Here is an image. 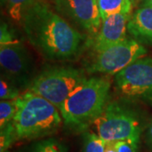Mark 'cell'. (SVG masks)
Returning a JSON list of instances; mask_svg holds the SVG:
<instances>
[{"label":"cell","mask_w":152,"mask_h":152,"mask_svg":"<svg viewBox=\"0 0 152 152\" xmlns=\"http://www.w3.org/2000/svg\"><path fill=\"white\" fill-rule=\"evenodd\" d=\"M21 22L29 42L48 59H72L86 44L82 33L42 2L31 7Z\"/></svg>","instance_id":"1"},{"label":"cell","mask_w":152,"mask_h":152,"mask_svg":"<svg viewBox=\"0 0 152 152\" xmlns=\"http://www.w3.org/2000/svg\"><path fill=\"white\" fill-rule=\"evenodd\" d=\"M111 82L108 79L91 77L71 93L60 107L64 124L85 130L103 112L107 104Z\"/></svg>","instance_id":"2"},{"label":"cell","mask_w":152,"mask_h":152,"mask_svg":"<svg viewBox=\"0 0 152 152\" xmlns=\"http://www.w3.org/2000/svg\"><path fill=\"white\" fill-rule=\"evenodd\" d=\"M13 124L19 140H33L57 132L63 118L59 110L47 99L27 91L17 98Z\"/></svg>","instance_id":"3"},{"label":"cell","mask_w":152,"mask_h":152,"mask_svg":"<svg viewBox=\"0 0 152 152\" xmlns=\"http://www.w3.org/2000/svg\"><path fill=\"white\" fill-rule=\"evenodd\" d=\"M94 130L106 142L134 140L140 142V119L130 107L118 102H109L92 124Z\"/></svg>","instance_id":"4"},{"label":"cell","mask_w":152,"mask_h":152,"mask_svg":"<svg viewBox=\"0 0 152 152\" xmlns=\"http://www.w3.org/2000/svg\"><path fill=\"white\" fill-rule=\"evenodd\" d=\"M87 80L74 67H53L43 70L31 82L28 91L47 99L58 110L76 88Z\"/></svg>","instance_id":"5"},{"label":"cell","mask_w":152,"mask_h":152,"mask_svg":"<svg viewBox=\"0 0 152 152\" xmlns=\"http://www.w3.org/2000/svg\"><path fill=\"white\" fill-rule=\"evenodd\" d=\"M144 45L134 38H126L119 43L96 53L87 66L90 74L117 75L146 54Z\"/></svg>","instance_id":"6"},{"label":"cell","mask_w":152,"mask_h":152,"mask_svg":"<svg viewBox=\"0 0 152 152\" xmlns=\"http://www.w3.org/2000/svg\"><path fill=\"white\" fill-rule=\"evenodd\" d=\"M115 86L122 96L152 107V58H141L117 74Z\"/></svg>","instance_id":"7"},{"label":"cell","mask_w":152,"mask_h":152,"mask_svg":"<svg viewBox=\"0 0 152 152\" xmlns=\"http://www.w3.org/2000/svg\"><path fill=\"white\" fill-rule=\"evenodd\" d=\"M0 65L2 73L20 88L29 87L32 81V58L20 42L0 46Z\"/></svg>","instance_id":"8"},{"label":"cell","mask_w":152,"mask_h":152,"mask_svg":"<svg viewBox=\"0 0 152 152\" xmlns=\"http://www.w3.org/2000/svg\"><path fill=\"white\" fill-rule=\"evenodd\" d=\"M56 10L95 37L102 24L96 0H55Z\"/></svg>","instance_id":"9"},{"label":"cell","mask_w":152,"mask_h":152,"mask_svg":"<svg viewBox=\"0 0 152 152\" xmlns=\"http://www.w3.org/2000/svg\"><path fill=\"white\" fill-rule=\"evenodd\" d=\"M131 15V13L115 14L102 20V26L92 40L93 51L98 53L126 39Z\"/></svg>","instance_id":"10"},{"label":"cell","mask_w":152,"mask_h":152,"mask_svg":"<svg viewBox=\"0 0 152 152\" xmlns=\"http://www.w3.org/2000/svg\"><path fill=\"white\" fill-rule=\"evenodd\" d=\"M128 32L141 44L152 45V6L140 5L131 15Z\"/></svg>","instance_id":"11"},{"label":"cell","mask_w":152,"mask_h":152,"mask_svg":"<svg viewBox=\"0 0 152 152\" xmlns=\"http://www.w3.org/2000/svg\"><path fill=\"white\" fill-rule=\"evenodd\" d=\"M102 20L115 14H129L133 9L130 0H96Z\"/></svg>","instance_id":"12"},{"label":"cell","mask_w":152,"mask_h":152,"mask_svg":"<svg viewBox=\"0 0 152 152\" xmlns=\"http://www.w3.org/2000/svg\"><path fill=\"white\" fill-rule=\"evenodd\" d=\"M42 0H4L9 15L14 20L22 21L26 13Z\"/></svg>","instance_id":"13"},{"label":"cell","mask_w":152,"mask_h":152,"mask_svg":"<svg viewBox=\"0 0 152 152\" xmlns=\"http://www.w3.org/2000/svg\"><path fill=\"white\" fill-rule=\"evenodd\" d=\"M82 139V152H105L107 142L96 132L85 131Z\"/></svg>","instance_id":"14"},{"label":"cell","mask_w":152,"mask_h":152,"mask_svg":"<svg viewBox=\"0 0 152 152\" xmlns=\"http://www.w3.org/2000/svg\"><path fill=\"white\" fill-rule=\"evenodd\" d=\"M20 87L15 82L8 76L1 73L0 79V98L1 101L15 100L21 94L20 93Z\"/></svg>","instance_id":"15"},{"label":"cell","mask_w":152,"mask_h":152,"mask_svg":"<svg viewBox=\"0 0 152 152\" xmlns=\"http://www.w3.org/2000/svg\"><path fill=\"white\" fill-rule=\"evenodd\" d=\"M17 99L4 100L0 102V129L11 123L17 112Z\"/></svg>","instance_id":"16"},{"label":"cell","mask_w":152,"mask_h":152,"mask_svg":"<svg viewBox=\"0 0 152 152\" xmlns=\"http://www.w3.org/2000/svg\"><path fill=\"white\" fill-rule=\"evenodd\" d=\"M0 129V152H6L15 142L18 140L16 132L13 122Z\"/></svg>","instance_id":"17"},{"label":"cell","mask_w":152,"mask_h":152,"mask_svg":"<svg viewBox=\"0 0 152 152\" xmlns=\"http://www.w3.org/2000/svg\"><path fill=\"white\" fill-rule=\"evenodd\" d=\"M31 152H68L66 147L55 139L38 141L33 145Z\"/></svg>","instance_id":"18"},{"label":"cell","mask_w":152,"mask_h":152,"mask_svg":"<svg viewBox=\"0 0 152 152\" xmlns=\"http://www.w3.org/2000/svg\"><path fill=\"white\" fill-rule=\"evenodd\" d=\"M17 42H20V40L15 36V31H12L7 24L2 23L0 28V46L15 43Z\"/></svg>","instance_id":"19"},{"label":"cell","mask_w":152,"mask_h":152,"mask_svg":"<svg viewBox=\"0 0 152 152\" xmlns=\"http://www.w3.org/2000/svg\"><path fill=\"white\" fill-rule=\"evenodd\" d=\"M140 142L134 140H119L114 142L117 152H138Z\"/></svg>","instance_id":"20"},{"label":"cell","mask_w":152,"mask_h":152,"mask_svg":"<svg viewBox=\"0 0 152 152\" xmlns=\"http://www.w3.org/2000/svg\"><path fill=\"white\" fill-rule=\"evenodd\" d=\"M145 140H146L148 146L152 151V120L151 121V123L149 124V126L147 128Z\"/></svg>","instance_id":"21"},{"label":"cell","mask_w":152,"mask_h":152,"mask_svg":"<svg viewBox=\"0 0 152 152\" xmlns=\"http://www.w3.org/2000/svg\"><path fill=\"white\" fill-rule=\"evenodd\" d=\"M105 152H117L114 142H107Z\"/></svg>","instance_id":"22"},{"label":"cell","mask_w":152,"mask_h":152,"mask_svg":"<svg viewBox=\"0 0 152 152\" xmlns=\"http://www.w3.org/2000/svg\"><path fill=\"white\" fill-rule=\"evenodd\" d=\"M130 1L131 3H132V4H133V7H136L139 4H141L145 0H130Z\"/></svg>","instance_id":"23"},{"label":"cell","mask_w":152,"mask_h":152,"mask_svg":"<svg viewBox=\"0 0 152 152\" xmlns=\"http://www.w3.org/2000/svg\"><path fill=\"white\" fill-rule=\"evenodd\" d=\"M140 5L144 6H152V0H145Z\"/></svg>","instance_id":"24"},{"label":"cell","mask_w":152,"mask_h":152,"mask_svg":"<svg viewBox=\"0 0 152 152\" xmlns=\"http://www.w3.org/2000/svg\"><path fill=\"white\" fill-rule=\"evenodd\" d=\"M6 152H7V151H6Z\"/></svg>","instance_id":"25"}]
</instances>
